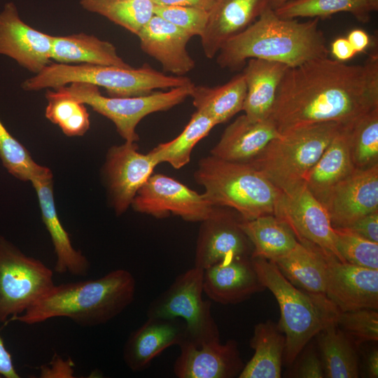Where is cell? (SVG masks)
<instances>
[{
    "label": "cell",
    "instance_id": "obj_22",
    "mask_svg": "<svg viewBox=\"0 0 378 378\" xmlns=\"http://www.w3.org/2000/svg\"><path fill=\"white\" fill-rule=\"evenodd\" d=\"M37 194L42 220L48 231L56 255L55 272L86 276L90 263L80 251L72 246L68 232L62 226L57 213L52 191L51 171L31 181Z\"/></svg>",
    "mask_w": 378,
    "mask_h": 378
},
{
    "label": "cell",
    "instance_id": "obj_1",
    "mask_svg": "<svg viewBox=\"0 0 378 378\" xmlns=\"http://www.w3.org/2000/svg\"><path fill=\"white\" fill-rule=\"evenodd\" d=\"M378 108V55L363 64L328 57L288 67L270 120L282 134L317 123L348 126Z\"/></svg>",
    "mask_w": 378,
    "mask_h": 378
},
{
    "label": "cell",
    "instance_id": "obj_36",
    "mask_svg": "<svg viewBox=\"0 0 378 378\" xmlns=\"http://www.w3.org/2000/svg\"><path fill=\"white\" fill-rule=\"evenodd\" d=\"M349 150L356 169L378 164V108L348 126Z\"/></svg>",
    "mask_w": 378,
    "mask_h": 378
},
{
    "label": "cell",
    "instance_id": "obj_46",
    "mask_svg": "<svg viewBox=\"0 0 378 378\" xmlns=\"http://www.w3.org/2000/svg\"><path fill=\"white\" fill-rule=\"evenodd\" d=\"M330 52L334 58L340 62L351 59L357 52L346 38H336L331 44Z\"/></svg>",
    "mask_w": 378,
    "mask_h": 378
},
{
    "label": "cell",
    "instance_id": "obj_5",
    "mask_svg": "<svg viewBox=\"0 0 378 378\" xmlns=\"http://www.w3.org/2000/svg\"><path fill=\"white\" fill-rule=\"evenodd\" d=\"M204 197L214 206L237 212L243 220L274 215L281 192L249 163L202 158L194 173Z\"/></svg>",
    "mask_w": 378,
    "mask_h": 378
},
{
    "label": "cell",
    "instance_id": "obj_29",
    "mask_svg": "<svg viewBox=\"0 0 378 378\" xmlns=\"http://www.w3.org/2000/svg\"><path fill=\"white\" fill-rule=\"evenodd\" d=\"M51 59L58 63L81 62L92 65L132 67L117 52L110 42L84 33L53 36Z\"/></svg>",
    "mask_w": 378,
    "mask_h": 378
},
{
    "label": "cell",
    "instance_id": "obj_20",
    "mask_svg": "<svg viewBox=\"0 0 378 378\" xmlns=\"http://www.w3.org/2000/svg\"><path fill=\"white\" fill-rule=\"evenodd\" d=\"M204 293L223 304L242 302L266 289L260 281L251 258L221 261L204 270Z\"/></svg>",
    "mask_w": 378,
    "mask_h": 378
},
{
    "label": "cell",
    "instance_id": "obj_17",
    "mask_svg": "<svg viewBox=\"0 0 378 378\" xmlns=\"http://www.w3.org/2000/svg\"><path fill=\"white\" fill-rule=\"evenodd\" d=\"M324 206L332 227H348L378 211V164L356 169L333 188Z\"/></svg>",
    "mask_w": 378,
    "mask_h": 378
},
{
    "label": "cell",
    "instance_id": "obj_7",
    "mask_svg": "<svg viewBox=\"0 0 378 378\" xmlns=\"http://www.w3.org/2000/svg\"><path fill=\"white\" fill-rule=\"evenodd\" d=\"M344 125L327 122L286 131L272 140L249 163L281 192L304 183V178Z\"/></svg>",
    "mask_w": 378,
    "mask_h": 378
},
{
    "label": "cell",
    "instance_id": "obj_37",
    "mask_svg": "<svg viewBox=\"0 0 378 378\" xmlns=\"http://www.w3.org/2000/svg\"><path fill=\"white\" fill-rule=\"evenodd\" d=\"M48 90L46 117L57 125L69 136H82L90 127L89 113L85 104L59 89Z\"/></svg>",
    "mask_w": 378,
    "mask_h": 378
},
{
    "label": "cell",
    "instance_id": "obj_43",
    "mask_svg": "<svg viewBox=\"0 0 378 378\" xmlns=\"http://www.w3.org/2000/svg\"><path fill=\"white\" fill-rule=\"evenodd\" d=\"M347 228L369 241L378 243V211L359 218Z\"/></svg>",
    "mask_w": 378,
    "mask_h": 378
},
{
    "label": "cell",
    "instance_id": "obj_8",
    "mask_svg": "<svg viewBox=\"0 0 378 378\" xmlns=\"http://www.w3.org/2000/svg\"><path fill=\"white\" fill-rule=\"evenodd\" d=\"M194 85L191 83L167 92L125 97H104L99 87L83 82L72 83L69 86L57 89L111 120L125 141L136 142L139 140L136 127L144 117L155 112L167 111L182 103L190 96Z\"/></svg>",
    "mask_w": 378,
    "mask_h": 378
},
{
    "label": "cell",
    "instance_id": "obj_3",
    "mask_svg": "<svg viewBox=\"0 0 378 378\" xmlns=\"http://www.w3.org/2000/svg\"><path fill=\"white\" fill-rule=\"evenodd\" d=\"M136 281L125 269L94 279L54 285L23 314L8 319L34 325L65 317L81 327L105 324L121 314L134 299Z\"/></svg>",
    "mask_w": 378,
    "mask_h": 378
},
{
    "label": "cell",
    "instance_id": "obj_30",
    "mask_svg": "<svg viewBox=\"0 0 378 378\" xmlns=\"http://www.w3.org/2000/svg\"><path fill=\"white\" fill-rule=\"evenodd\" d=\"M239 225L252 244L251 258L274 260L290 251L298 241L288 226L274 215L241 219Z\"/></svg>",
    "mask_w": 378,
    "mask_h": 378
},
{
    "label": "cell",
    "instance_id": "obj_44",
    "mask_svg": "<svg viewBox=\"0 0 378 378\" xmlns=\"http://www.w3.org/2000/svg\"><path fill=\"white\" fill-rule=\"evenodd\" d=\"M50 366L41 367V377H74V363L71 359L64 360L55 354Z\"/></svg>",
    "mask_w": 378,
    "mask_h": 378
},
{
    "label": "cell",
    "instance_id": "obj_11",
    "mask_svg": "<svg viewBox=\"0 0 378 378\" xmlns=\"http://www.w3.org/2000/svg\"><path fill=\"white\" fill-rule=\"evenodd\" d=\"M131 206L137 212L163 218L170 214L189 222L209 218L217 206L174 178L152 174L138 190Z\"/></svg>",
    "mask_w": 378,
    "mask_h": 378
},
{
    "label": "cell",
    "instance_id": "obj_25",
    "mask_svg": "<svg viewBox=\"0 0 378 378\" xmlns=\"http://www.w3.org/2000/svg\"><path fill=\"white\" fill-rule=\"evenodd\" d=\"M288 67L284 64L262 59L247 60L242 72L246 85L242 111L249 119H270L279 85Z\"/></svg>",
    "mask_w": 378,
    "mask_h": 378
},
{
    "label": "cell",
    "instance_id": "obj_14",
    "mask_svg": "<svg viewBox=\"0 0 378 378\" xmlns=\"http://www.w3.org/2000/svg\"><path fill=\"white\" fill-rule=\"evenodd\" d=\"M227 207L217 206L201 221L195 253V267L203 270L221 261L236 258H251L253 246L240 227L237 218Z\"/></svg>",
    "mask_w": 378,
    "mask_h": 378
},
{
    "label": "cell",
    "instance_id": "obj_51",
    "mask_svg": "<svg viewBox=\"0 0 378 378\" xmlns=\"http://www.w3.org/2000/svg\"><path fill=\"white\" fill-rule=\"evenodd\" d=\"M374 11H377L378 9V0H368Z\"/></svg>",
    "mask_w": 378,
    "mask_h": 378
},
{
    "label": "cell",
    "instance_id": "obj_23",
    "mask_svg": "<svg viewBox=\"0 0 378 378\" xmlns=\"http://www.w3.org/2000/svg\"><path fill=\"white\" fill-rule=\"evenodd\" d=\"M270 1L218 0L200 37L205 56L212 59L217 55L221 46L252 24Z\"/></svg>",
    "mask_w": 378,
    "mask_h": 378
},
{
    "label": "cell",
    "instance_id": "obj_28",
    "mask_svg": "<svg viewBox=\"0 0 378 378\" xmlns=\"http://www.w3.org/2000/svg\"><path fill=\"white\" fill-rule=\"evenodd\" d=\"M285 342V335L278 323L267 320L256 324L250 340L254 354L238 377L280 378Z\"/></svg>",
    "mask_w": 378,
    "mask_h": 378
},
{
    "label": "cell",
    "instance_id": "obj_49",
    "mask_svg": "<svg viewBox=\"0 0 378 378\" xmlns=\"http://www.w3.org/2000/svg\"><path fill=\"white\" fill-rule=\"evenodd\" d=\"M367 370L368 375L372 378L378 377V351L377 349H373L367 358Z\"/></svg>",
    "mask_w": 378,
    "mask_h": 378
},
{
    "label": "cell",
    "instance_id": "obj_35",
    "mask_svg": "<svg viewBox=\"0 0 378 378\" xmlns=\"http://www.w3.org/2000/svg\"><path fill=\"white\" fill-rule=\"evenodd\" d=\"M80 4L136 36L154 15L151 0H80Z\"/></svg>",
    "mask_w": 378,
    "mask_h": 378
},
{
    "label": "cell",
    "instance_id": "obj_34",
    "mask_svg": "<svg viewBox=\"0 0 378 378\" xmlns=\"http://www.w3.org/2000/svg\"><path fill=\"white\" fill-rule=\"evenodd\" d=\"M274 10L284 19H322L344 12L361 22H369L374 11L368 0H289Z\"/></svg>",
    "mask_w": 378,
    "mask_h": 378
},
{
    "label": "cell",
    "instance_id": "obj_27",
    "mask_svg": "<svg viewBox=\"0 0 378 378\" xmlns=\"http://www.w3.org/2000/svg\"><path fill=\"white\" fill-rule=\"evenodd\" d=\"M272 261L294 286L326 295L328 265L324 252L318 246L298 241L290 251Z\"/></svg>",
    "mask_w": 378,
    "mask_h": 378
},
{
    "label": "cell",
    "instance_id": "obj_39",
    "mask_svg": "<svg viewBox=\"0 0 378 378\" xmlns=\"http://www.w3.org/2000/svg\"><path fill=\"white\" fill-rule=\"evenodd\" d=\"M335 246L343 262L378 270V243L369 241L347 227H333Z\"/></svg>",
    "mask_w": 378,
    "mask_h": 378
},
{
    "label": "cell",
    "instance_id": "obj_47",
    "mask_svg": "<svg viewBox=\"0 0 378 378\" xmlns=\"http://www.w3.org/2000/svg\"><path fill=\"white\" fill-rule=\"evenodd\" d=\"M218 0H151L155 5H178L196 7L210 11Z\"/></svg>",
    "mask_w": 378,
    "mask_h": 378
},
{
    "label": "cell",
    "instance_id": "obj_32",
    "mask_svg": "<svg viewBox=\"0 0 378 378\" xmlns=\"http://www.w3.org/2000/svg\"><path fill=\"white\" fill-rule=\"evenodd\" d=\"M317 335L325 377H358L356 345L339 328L335 319L330 321Z\"/></svg>",
    "mask_w": 378,
    "mask_h": 378
},
{
    "label": "cell",
    "instance_id": "obj_48",
    "mask_svg": "<svg viewBox=\"0 0 378 378\" xmlns=\"http://www.w3.org/2000/svg\"><path fill=\"white\" fill-rule=\"evenodd\" d=\"M346 38L357 53L365 51L370 43L369 35L360 29H352Z\"/></svg>",
    "mask_w": 378,
    "mask_h": 378
},
{
    "label": "cell",
    "instance_id": "obj_45",
    "mask_svg": "<svg viewBox=\"0 0 378 378\" xmlns=\"http://www.w3.org/2000/svg\"><path fill=\"white\" fill-rule=\"evenodd\" d=\"M2 328H0V330ZM20 378L17 372L12 356L6 349L4 341L0 335V378Z\"/></svg>",
    "mask_w": 378,
    "mask_h": 378
},
{
    "label": "cell",
    "instance_id": "obj_16",
    "mask_svg": "<svg viewBox=\"0 0 378 378\" xmlns=\"http://www.w3.org/2000/svg\"><path fill=\"white\" fill-rule=\"evenodd\" d=\"M328 265L326 296L340 311L378 309V270L342 262L324 253Z\"/></svg>",
    "mask_w": 378,
    "mask_h": 378
},
{
    "label": "cell",
    "instance_id": "obj_40",
    "mask_svg": "<svg viewBox=\"0 0 378 378\" xmlns=\"http://www.w3.org/2000/svg\"><path fill=\"white\" fill-rule=\"evenodd\" d=\"M335 321L356 346L367 342L378 340L377 309L339 310Z\"/></svg>",
    "mask_w": 378,
    "mask_h": 378
},
{
    "label": "cell",
    "instance_id": "obj_50",
    "mask_svg": "<svg viewBox=\"0 0 378 378\" xmlns=\"http://www.w3.org/2000/svg\"><path fill=\"white\" fill-rule=\"evenodd\" d=\"M289 0H271L270 1V6L272 7V8H276V7L281 6V4L286 3Z\"/></svg>",
    "mask_w": 378,
    "mask_h": 378
},
{
    "label": "cell",
    "instance_id": "obj_6",
    "mask_svg": "<svg viewBox=\"0 0 378 378\" xmlns=\"http://www.w3.org/2000/svg\"><path fill=\"white\" fill-rule=\"evenodd\" d=\"M75 82L88 83L106 90L112 97H135L157 89L174 88L191 83L186 76H167L147 64L140 68L82 64L50 63L22 83L27 91L53 89Z\"/></svg>",
    "mask_w": 378,
    "mask_h": 378
},
{
    "label": "cell",
    "instance_id": "obj_10",
    "mask_svg": "<svg viewBox=\"0 0 378 378\" xmlns=\"http://www.w3.org/2000/svg\"><path fill=\"white\" fill-rule=\"evenodd\" d=\"M53 272L0 235V323L23 314L54 285Z\"/></svg>",
    "mask_w": 378,
    "mask_h": 378
},
{
    "label": "cell",
    "instance_id": "obj_13",
    "mask_svg": "<svg viewBox=\"0 0 378 378\" xmlns=\"http://www.w3.org/2000/svg\"><path fill=\"white\" fill-rule=\"evenodd\" d=\"M136 142L125 141L108 151L104 175L111 204L118 215L131 206L138 190L159 164L150 153L142 154Z\"/></svg>",
    "mask_w": 378,
    "mask_h": 378
},
{
    "label": "cell",
    "instance_id": "obj_26",
    "mask_svg": "<svg viewBox=\"0 0 378 378\" xmlns=\"http://www.w3.org/2000/svg\"><path fill=\"white\" fill-rule=\"evenodd\" d=\"M348 126L340 130L304 178L308 190L323 206L333 188L356 169L349 150Z\"/></svg>",
    "mask_w": 378,
    "mask_h": 378
},
{
    "label": "cell",
    "instance_id": "obj_31",
    "mask_svg": "<svg viewBox=\"0 0 378 378\" xmlns=\"http://www.w3.org/2000/svg\"><path fill=\"white\" fill-rule=\"evenodd\" d=\"M246 95V85L241 73L222 85H194L190 97L197 110L209 115L218 125L242 111Z\"/></svg>",
    "mask_w": 378,
    "mask_h": 378
},
{
    "label": "cell",
    "instance_id": "obj_12",
    "mask_svg": "<svg viewBox=\"0 0 378 378\" xmlns=\"http://www.w3.org/2000/svg\"><path fill=\"white\" fill-rule=\"evenodd\" d=\"M274 215L288 226L299 242L315 245L342 262L327 210L304 183L281 192Z\"/></svg>",
    "mask_w": 378,
    "mask_h": 378
},
{
    "label": "cell",
    "instance_id": "obj_42",
    "mask_svg": "<svg viewBox=\"0 0 378 378\" xmlns=\"http://www.w3.org/2000/svg\"><path fill=\"white\" fill-rule=\"evenodd\" d=\"M292 377L301 378H323L325 371L321 359L315 349L310 348L305 351Z\"/></svg>",
    "mask_w": 378,
    "mask_h": 378
},
{
    "label": "cell",
    "instance_id": "obj_41",
    "mask_svg": "<svg viewBox=\"0 0 378 378\" xmlns=\"http://www.w3.org/2000/svg\"><path fill=\"white\" fill-rule=\"evenodd\" d=\"M153 13L192 37L202 36L209 15V11L204 9L178 5H155Z\"/></svg>",
    "mask_w": 378,
    "mask_h": 378
},
{
    "label": "cell",
    "instance_id": "obj_19",
    "mask_svg": "<svg viewBox=\"0 0 378 378\" xmlns=\"http://www.w3.org/2000/svg\"><path fill=\"white\" fill-rule=\"evenodd\" d=\"M188 337L187 326L181 318L149 317L126 340L122 357L132 372H141L164 350L173 345L178 346Z\"/></svg>",
    "mask_w": 378,
    "mask_h": 378
},
{
    "label": "cell",
    "instance_id": "obj_4",
    "mask_svg": "<svg viewBox=\"0 0 378 378\" xmlns=\"http://www.w3.org/2000/svg\"><path fill=\"white\" fill-rule=\"evenodd\" d=\"M258 276L275 297L281 312L278 325L285 335L284 360L293 364L311 340L340 310L325 295L291 284L272 260L251 258Z\"/></svg>",
    "mask_w": 378,
    "mask_h": 378
},
{
    "label": "cell",
    "instance_id": "obj_38",
    "mask_svg": "<svg viewBox=\"0 0 378 378\" xmlns=\"http://www.w3.org/2000/svg\"><path fill=\"white\" fill-rule=\"evenodd\" d=\"M0 159L7 171L15 178L32 181L50 170L36 163L27 150L0 120Z\"/></svg>",
    "mask_w": 378,
    "mask_h": 378
},
{
    "label": "cell",
    "instance_id": "obj_33",
    "mask_svg": "<svg viewBox=\"0 0 378 378\" xmlns=\"http://www.w3.org/2000/svg\"><path fill=\"white\" fill-rule=\"evenodd\" d=\"M216 125L209 115L196 110L178 136L170 141L160 144L149 153L158 164L167 162L174 169H180L190 162L195 146Z\"/></svg>",
    "mask_w": 378,
    "mask_h": 378
},
{
    "label": "cell",
    "instance_id": "obj_18",
    "mask_svg": "<svg viewBox=\"0 0 378 378\" xmlns=\"http://www.w3.org/2000/svg\"><path fill=\"white\" fill-rule=\"evenodd\" d=\"M174 362L173 371L178 378H232L244 367L237 343L234 340L200 346L184 342Z\"/></svg>",
    "mask_w": 378,
    "mask_h": 378
},
{
    "label": "cell",
    "instance_id": "obj_9",
    "mask_svg": "<svg viewBox=\"0 0 378 378\" xmlns=\"http://www.w3.org/2000/svg\"><path fill=\"white\" fill-rule=\"evenodd\" d=\"M203 274V270L194 266L177 276L149 304L146 312L148 318L183 320L188 332L184 342L195 346L220 341L218 325L211 314V303L202 298Z\"/></svg>",
    "mask_w": 378,
    "mask_h": 378
},
{
    "label": "cell",
    "instance_id": "obj_2",
    "mask_svg": "<svg viewBox=\"0 0 378 378\" xmlns=\"http://www.w3.org/2000/svg\"><path fill=\"white\" fill-rule=\"evenodd\" d=\"M319 20L284 19L269 4L252 24L221 46L217 63L221 68L237 70L248 59L257 58L293 67L328 57L329 50L318 28Z\"/></svg>",
    "mask_w": 378,
    "mask_h": 378
},
{
    "label": "cell",
    "instance_id": "obj_24",
    "mask_svg": "<svg viewBox=\"0 0 378 378\" xmlns=\"http://www.w3.org/2000/svg\"><path fill=\"white\" fill-rule=\"evenodd\" d=\"M280 135L270 119L255 121L244 114L225 128L210 153L226 161L248 163Z\"/></svg>",
    "mask_w": 378,
    "mask_h": 378
},
{
    "label": "cell",
    "instance_id": "obj_15",
    "mask_svg": "<svg viewBox=\"0 0 378 378\" xmlns=\"http://www.w3.org/2000/svg\"><path fill=\"white\" fill-rule=\"evenodd\" d=\"M53 36L34 29L20 18L13 2L0 12V54L36 74L50 64Z\"/></svg>",
    "mask_w": 378,
    "mask_h": 378
},
{
    "label": "cell",
    "instance_id": "obj_21",
    "mask_svg": "<svg viewBox=\"0 0 378 378\" xmlns=\"http://www.w3.org/2000/svg\"><path fill=\"white\" fill-rule=\"evenodd\" d=\"M137 36L141 50L158 61L164 71L184 76L195 67L186 49L192 36L163 18L153 15Z\"/></svg>",
    "mask_w": 378,
    "mask_h": 378
}]
</instances>
